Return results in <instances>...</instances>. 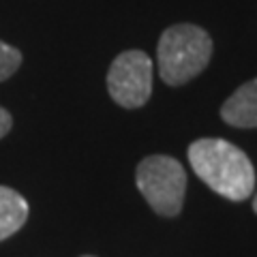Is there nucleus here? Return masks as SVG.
I'll return each instance as SVG.
<instances>
[{"instance_id": "nucleus-9", "label": "nucleus", "mask_w": 257, "mask_h": 257, "mask_svg": "<svg viewBox=\"0 0 257 257\" xmlns=\"http://www.w3.org/2000/svg\"><path fill=\"white\" fill-rule=\"evenodd\" d=\"M253 210H255V214H257V195H255V199H253Z\"/></svg>"}, {"instance_id": "nucleus-7", "label": "nucleus", "mask_w": 257, "mask_h": 257, "mask_svg": "<svg viewBox=\"0 0 257 257\" xmlns=\"http://www.w3.org/2000/svg\"><path fill=\"white\" fill-rule=\"evenodd\" d=\"M22 67V52L13 45L0 41V82L9 79Z\"/></svg>"}, {"instance_id": "nucleus-10", "label": "nucleus", "mask_w": 257, "mask_h": 257, "mask_svg": "<svg viewBox=\"0 0 257 257\" xmlns=\"http://www.w3.org/2000/svg\"><path fill=\"white\" fill-rule=\"evenodd\" d=\"M84 257H92V255H84Z\"/></svg>"}, {"instance_id": "nucleus-5", "label": "nucleus", "mask_w": 257, "mask_h": 257, "mask_svg": "<svg viewBox=\"0 0 257 257\" xmlns=\"http://www.w3.org/2000/svg\"><path fill=\"white\" fill-rule=\"evenodd\" d=\"M221 118L238 128H257V77L244 82L223 103Z\"/></svg>"}, {"instance_id": "nucleus-4", "label": "nucleus", "mask_w": 257, "mask_h": 257, "mask_svg": "<svg viewBox=\"0 0 257 257\" xmlns=\"http://www.w3.org/2000/svg\"><path fill=\"white\" fill-rule=\"evenodd\" d=\"M107 92L120 107L138 109L152 94V60L140 50L116 56L107 71Z\"/></svg>"}, {"instance_id": "nucleus-1", "label": "nucleus", "mask_w": 257, "mask_h": 257, "mask_svg": "<svg viewBox=\"0 0 257 257\" xmlns=\"http://www.w3.org/2000/svg\"><path fill=\"white\" fill-rule=\"evenodd\" d=\"M189 163L197 178L231 202H242L255 189L251 159L231 142L219 138L193 142L189 146Z\"/></svg>"}, {"instance_id": "nucleus-6", "label": "nucleus", "mask_w": 257, "mask_h": 257, "mask_svg": "<svg viewBox=\"0 0 257 257\" xmlns=\"http://www.w3.org/2000/svg\"><path fill=\"white\" fill-rule=\"evenodd\" d=\"M28 219V202L18 191L0 187V240L13 236Z\"/></svg>"}, {"instance_id": "nucleus-3", "label": "nucleus", "mask_w": 257, "mask_h": 257, "mask_svg": "<svg viewBox=\"0 0 257 257\" xmlns=\"http://www.w3.org/2000/svg\"><path fill=\"white\" fill-rule=\"evenodd\" d=\"M135 182H138L144 199L157 214L176 216L182 210L184 191H187V172L174 157H146L138 165Z\"/></svg>"}, {"instance_id": "nucleus-8", "label": "nucleus", "mask_w": 257, "mask_h": 257, "mask_svg": "<svg viewBox=\"0 0 257 257\" xmlns=\"http://www.w3.org/2000/svg\"><path fill=\"white\" fill-rule=\"evenodd\" d=\"M11 126H13L11 114H9V111H7L5 107H0V140H3L5 135L11 131Z\"/></svg>"}, {"instance_id": "nucleus-2", "label": "nucleus", "mask_w": 257, "mask_h": 257, "mask_svg": "<svg viewBox=\"0 0 257 257\" xmlns=\"http://www.w3.org/2000/svg\"><path fill=\"white\" fill-rule=\"evenodd\" d=\"M212 39L195 24H176L163 30L157 45L159 75L167 86H182L197 77L212 58Z\"/></svg>"}]
</instances>
